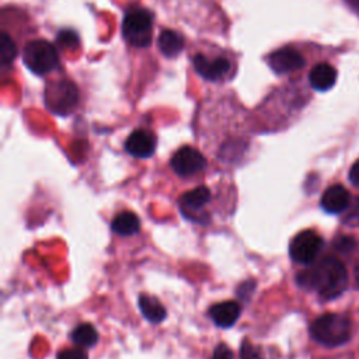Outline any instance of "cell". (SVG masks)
Returning a JSON list of instances; mask_svg holds the SVG:
<instances>
[{"instance_id":"1","label":"cell","mask_w":359,"mask_h":359,"mask_svg":"<svg viewBox=\"0 0 359 359\" xmlns=\"http://www.w3.org/2000/svg\"><path fill=\"white\" fill-rule=\"evenodd\" d=\"M300 286L316 290L323 299L338 297L348 286V271L345 265L332 255L324 257L297 276Z\"/></svg>"},{"instance_id":"2","label":"cell","mask_w":359,"mask_h":359,"mask_svg":"<svg viewBox=\"0 0 359 359\" xmlns=\"http://www.w3.org/2000/svg\"><path fill=\"white\" fill-rule=\"evenodd\" d=\"M310 332L311 337L323 345H342L351 337V321L342 314L327 313L313 321Z\"/></svg>"},{"instance_id":"3","label":"cell","mask_w":359,"mask_h":359,"mask_svg":"<svg viewBox=\"0 0 359 359\" xmlns=\"http://www.w3.org/2000/svg\"><path fill=\"white\" fill-rule=\"evenodd\" d=\"M151 28L153 15L146 8H132L123 17L122 34L126 42L133 46H149L151 42Z\"/></svg>"},{"instance_id":"4","label":"cell","mask_w":359,"mask_h":359,"mask_svg":"<svg viewBox=\"0 0 359 359\" xmlns=\"http://www.w3.org/2000/svg\"><path fill=\"white\" fill-rule=\"evenodd\" d=\"M25 66L35 74H46L59 65V56L55 46L45 39L29 41L22 50Z\"/></svg>"},{"instance_id":"5","label":"cell","mask_w":359,"mask_h":359,"mask_svg":"<svg viewBox=\"0 0 359 359\" xmlns=\"http://www.w3.org/2000/svg\"><path fill=\"white\" fill-rule=\"evenodd\" d=\"M79 101L77 87L69 80H59L49 84L45 90L48 108L59 115L70 114Z\"/></svg>"},{"instance_id":"6","label":"cell","mask_w":359,"mask_h":359,"mask_svg":"<svg viewBox=\"0 0 359 359\" xmlns=\"http://www.w3.org/2000/svg\"><path fill=\"white\" fill-rule=\"evenodd\" d=\"M323 247V238L313 230H303L296 234L289 245L290 258L303 265L311 264Z\"/></svg>"},{"instance_id":"7","label":"cell","mask_w":359,"mask_h":359,"mask_svg":"<svg viewBox=\"0 0 359 359\" xmlns=\"http://www.w3.org/2000/svg\"><path fill=\"white\" fill-rule=\"evenodd\" d=\"M170 164L175 174L181 177H189L206 167V158L198 149L184 146L174 153Z\"/></svg>"},{"instance_id":"8","label":"cell","mask_w":359,"mask_h":359,"mask_svg":"<svg viewBox=\"0 0 359 359\" xmlns=\"http://www.w3.org/2000/svg\"><path fill=\"white\" fill-rule=\"evenodd\" d=\"M268 63L275 73L285 74L300 69L304 65V59L294 48L285 46L272 52L268 57Z\"/></svg>"},{"instance_id":"9","label":"cell","mask_w":359,"mask_h":359,"mask_svg":"<svg viewBox=\"0 0 359 359\" xmlns=\"http://www.w3.org/2000/svg\"><path fill=\"white\" fill-rule=\"evenodd\" d=\"M125 149L133 157L147 158L156 150V136L147 129L133 130L125 142Z\"/></svg>"},{"instance_id":"10","label":"cell","mask_w":359,"mask_h":359,"mask_svg":"<svg viewBox=\"0 0 359 359\" xmlns=\"http://www.w3.org/2000/svg\"><path fill=\"white\" fill-rule=\"evenodd\" d=\"M196 73L206 80H219L230 70V62L226 57L208 59L205 55H196L192 60Z\"/></svg>"},{"instance_id":"11","label":"cell","mask_w":359,"mask_h":359,"mask_svg":"<svg viewBox=\"0 0 359 359\" xmlns=\"http://www.w3.org/2000/svg\"><path fill=\"white\" fill-rule=\"evenodd\" d=\"M240 313H241L240 304L234 300L216 303L209 310V316L213 320V323L222 328H229L233 324H236V321L240 317Z\"/></svg>"},{"instance_id":"12","label":"cell","mask_w":359,"mask_h":359,"mask_svg":"<svg viewBox=\"0 0 359 359\" xmlns=\"http://www.w3.org/2000/svg\"><path fill=\"white\" fill-rule=\"evenodd\" d=\"M351 202V195L342 185H332L321 196V208L330 213L344 212Z\"/></svg>"},{"instance_id":"13","label":"cell","mask_w":359,"mask_h":359,"mask_svg":"<svg viewBox=\"0 0 359 359\" xmlns=\"http://www.w3.org/2000/svg\"><path fill=\"white\" fill-rule=\"evenodd\" d=\"M337 80V70L328 63H317L309 73L310 86L317 91L330 90Z\"/></svg>"},{"instance_id":"14","label":"cell","mask_w":359,"mask_h":359,"mask_svg":"<svg viewBox=\"0 0 359 359\" xmlns=\"http://www.w3.org/2000/svg\"><path fill=\"white\" fill-rule=\"evenodd\" d=\"M111 229L119 236H132L139 231L140 220L133 212H121L111 223Z\"/></svg>"},{"instance_id":"15","label":"cell","mask_w":359,"mask_h":359,"mask_svg":"<svg viewBox=\"0 0 359 359\" xmlns=\"http://www.w3.org/2000/svg\"><path fill=\"white\" fill-rule=\"evenodd\" d=\"M139 309L142 314L151 323H161L167 316V311L160 300L149 294L139 296Z\"/></svg>"},{"instance_id":"16","label":"cell","mask_w":359,"mask_h":359,"mask_svg":"<svg viewBox=\"0 0 359 359\" xmlns=\"http://www.w3.org/2000/svg\"><path fill=\"white\" fill-rule=\"evenodd\" d=\"M158 48L167 57L177 56L184 48V38L172 29H164L158 35Z\"/></svg>"},{"instance_id":"17","label":"cell","mask_w":359,"mask_h":359,"mask_svg":"<svg viewBox=\"0 0 359 359\" xmlns=\"http://www.w3.org/2000/svg\"><path fill=\"white\" fill-rule=\"evenodd\" d=\"M210 201V191L206 187H198L194 188L188 192H185L181 199L180 203L184 209H189V210H199L202 209L208 202Z\"/></svg>"},{"instance_id":"18","label":"cell","mask_w":359,"mask_h":359,"mask_svg":"<svg viewBox=\"0 0 359 359\" xmlns=\"http://www.w3.org/2000/svg\"><path fill=\"white\" fill-rule=\"evenodd\" d=\"M72 339L76 345L83 346V348H90L94 346L98 341V332L91 324H80L77 325L73 332H72Z\"/></svg>"},{"instance_id":"19","label":"cell","mask_w":359,"mask_h":359,"mask_svg":"<svg viewBox=\"0 0 359 359\" xmlns=\"http://www.w3.org/2000/svg\"><path fill=\"white\" fill-rule=\"evenodd\" d=\"M17 56V48L13 39L7 32H1L0 35V63L3 67H7L13 63Z\"/></svg>"},{"instance_id":"20","label":"cell","mask_w":359,"mask_h":359,"mask_svg":"<svg viewBox=\"0 0 359 359\" xmlns=\"http://www.w3.org/2000/svg\"><path fill=\"white\" fill-rule=\"evenodd\" d=\"M342 222L349 227L359 226V196L351 199L348 208L344 210Z\"/></svg>"},{"instance_id":"21","label":"cell","mask_w":359,"mask_h":359,"mask_svg":"<svg viewBox=\"0 0 359 359\" xmlns=\"http://www.w3.org/2000/svg\"><path fill=\"white\" fill-rule=\"evenodd\" d=\"M240 356H241V359H262L258 348L254 346L248 339H244L241 342Z\"/></svg>"},{"instance_id":"22","label":"cell","mask_w":359,"mask_h":359,"mask_svg":"<svg viewBox=\"0 0 359 359\" xmlns=\"http://www.w3.org/2000/svg\"><path fill=\"white\" fill-rule=\"evenodd\" d=\"M57 42H59L63 48H66V46L72 48V46H76V45H77L79 38H77L76 32L65 29V31H60V32H59V35H57Z\"/></svg>"},{"instance_id":"23","label":"cell","mask_w":359,"mask_h":359,"mask_svg":"<svg viewBox=\"0 0 359 359\" xmlns=\"http://www.w3.org/2000/svg\"><path fill=\"white\" fill-rule=\"evenodd\" d=\"M334 244H335V248L341 252H349L351 250L355 248V240L348 236H339Z\"/></svg>"},{"instance_id":"24","label":"cell","mask_w":359,"mask_h":359,"mask_svg":"<svg viewBox=\"0 0 359 359\" xmlns=\"http://www.w3.org/2000/svg\"><path fill=\"white\" fill-rule=\"evenodd\" d=\"M57 359H88L87 353L79 348H69L60 351Z\"/></svg>"},{"instance_id":"25","label":"cell","mask_w":359,"mask_h":359,"mask_svg":"<svg viewBox=\"0 0 359 359\" xmlns=\"http://www.w3.org/2000/svg\"><path fill=\"white\" fill-rule=\"evenodd\" d=\"M210 359H233V353H231V351L229 349L227 345L220 344L213 351V355H212Z\"/></svg>"},{"instance_id":"26","label":"cell","mask_w":359,"mask_h":359,"mask_svg":"<svg viewBox=\"0 0 359 359\" xmlns=\"http://www.w3.org/2000/svg\"><path fill=\"white\" fill-rule=\"evenodd\" d=\"M349 181L355 187H359V158L353 163V165L349 170Z\"/></svg>"},{"instance_id":"27","label":"cell","mask_w":359,"mask_h":359,"mask_svg":"<svg viewBox=\"0 0 359 359\" xmlns=\"http://www.w3.org/2000/svg\"><path fill=\"white\" fill-rule=\"evenodd\" d=\"M352 8H355L356 11H359V0H345Z\"/></svg>"},{"instance_id":"28","label":"cell","mask_w":359,"mask_h":359,"mask_svg":"<svg viewBox=\"0 0 359 359\" xmlns=\"http://www.w3.org/2000/svg\"><path fill=\"white\" fill-rule=\"evenodd\" d=\"M355 278H356V282L359 285V264L355 266Z\"/></svg>"}]
</instances>
